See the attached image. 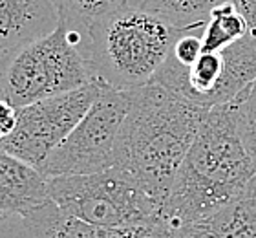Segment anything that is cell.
Returning a JSON list of instances; mask_svg holds the SVG:
<instances>
[{"mask_svg":"<svg viewBox=\"0 0 256 238\" xmlns=\"http://www.w3.org/2000/svg\"><path fill=\"white\" fill-rule=\"evenodd\" d=\"M48 201L42 172L0 147V214L26 218Z\"/></svg>","mask_w":256,"mask_h":238,"instance_id":"8","label":"cell"},{"mask_svg":"<svg viewBox=\"0 0 256 238\" xmlns=\"http://www.w3.org/2000/svg\"><path fill=\"white\" fill-rule=\"evenodd\" d=\"M246 35H249L246 19L236 10L234 2L227 0L224 4L216 6L208 15V21L203 28L202 35L203 52H224L225 48L238 43Z\"/></svg>","mask_w":256,"mask_h":238,"instance_id":"12","label":"cell"},{"mask_svg":"<svg viewBox=\"0 0 256 238\" xmlns=\"http://www.w3.org/2000/svg\"><path fill=\"white\" fill-rule=\"evenodd\" d=\"M185 32L141 6L126 4L88 30L84 53L97 79L116 88L148 85Z\"/></svg>","mask_w":256,"mask_h":238,"instance_id":"3","label":"cell"},{"mask_svg":"<svg viewBox=\"0 0 256 238\" xmlns=\"http://www.w3.org/2000/svg\"><path fill=\"white\" fill-rule=\"evenodd\" d=\"M0 238H37L20 216L0 214Z\"/></svg>","mask_w":256,"mask_h":238,"instance_id":"17","label":"cell"},{"mask_svg":"<svg viewBox=\"0 0 256 238\" xmlns=\"http://www.w3.org/2000/svg\"><path fill=\"white\" fill-rule=\"evenodd\" d=\"M130 106L119 132L116 165L165 201L207 108L158 83L128 88Z\"/></svg>","mask_w":256,"mask_h":238,"instance_id":"2","label":"cell"},{"mask_svg":"<svg viewBox=\"0 0 256 238\" xmlns=\"http://www.w3.org/2000/svg\"><path fill=\"white\" fill-rule=\"evenodd\" d=\"M2 57H4V53H2V50H0V59H2Z\"/></svg>","mask_w":256,"mask_h":238,"instance_id":"21","label":"cell"},{"mask_svg":"<svg viewBox=\"0 0 256 238\" xmlns=\"http://www.w3.org/2000/svg\"><path fill=\"white\" fill-rule=\"evenodd\" d=\"M128 106V90L102 81L101 92L86 116L40 165L38 170L44 178L92 174L114 167Z\"/></svg>","mask_w":256,"mask_h":238,"instance_id":"6","label":"cell"},{"mask_svg":"<svg viewBox=\"0 0 256 238\" xmlns=\"http://www.w3.org/2000/svg\"><path fill=\"white\" fill-rule=\"evenodd\" d=\"M55 4L59 10L60 22L66 24L70 32L80 35L86 43L92 24L112 11L121 10L128 4V0H55Z\"/></svg>","mask_w":256,"mask_h":238,"instance_id":"14","label":"cell"},{"mask_svg":"<svg viewBox=\"0 0 256 238\" xmlns=\"http://www.w3.org/2000/svg\"><path fill=\"white\" fill-rule=\"evenodd\" d=\"M55 0H0V50L10 53L59 26Z\"/></svg>","mask_w":256,"mask_h":238,"instance_id":"9","label":"cell"},{"mask_svg":"<svg viewBox=\"0 0 256 238\" xmlns=\"http://www.w3.org/2000/svg\"><path fill=\"white\" fill-rule=\"evenodd\" d=\"M236 10L240 11L242 17L246 19L249 28V37L256 43V0H232Z\"/></svg>","mask_w":256,"mask_h":238,"instance_id":"19","label":"cell"},{"mask_svg":"<svg viewBox=\"0 0 256 238\" xmlns=\"http://www.w3.org/2000/svg\"><path fill=\"white\" fill-rule=\"evenodd\" d=\"M82 44L84 39L59 22L50 35L6 53L0 59V97L20 108L97 79Z\"/></svg>","mask_w":256,"mask_h":238,"instance_id":"4","label":"cell"},{"mask_svg":"<svg viewBox=\"0 0 256 238\" xmlns=\"http://www.w3.org/2000/svg\"><path fill=\"white\" fill-rule=\"evenodd\" d=\"M146 238H183V236H182V231L178 227L160 220V222H156L154 225L148 227Z\"/></svg>","mask_w":256,"mask_h":238,"instance_id":"20","label":"cell"},{"mask_svg":"<svg viewBox=\"0 0 256 238\" xmlns=\"http://www.w3.org/2000/svg\"><path fill=\"white\" fill-rule=\"evenodd\" d=\"M16 125V108L0 97V141H4Z\"/></svg>","mask_w":256,"mask_h":238,"instance_id":"18","label":"cell"},{"mask_svg":"<svg viewBox=\"0 0 256 238\" xmlns=\"http://www.w3.org/2000/svg\"><path fill=\"white\" fill-rule=\"evenodd\" d=\"M50 200L60 211L102 227H150L161 220L163 201L126 169L48 180Z\"/></svg>","mask_w":256,"mask_h":238,"instance_id":"5","label":"cell"},{"mask_svg":"<svg viewBox=\"0 0 256 238\" xmlns=\"http://www.w3.org/2000/svg\"><path fill=\"white\" fill-rule=\"evenodd\" d=\"M256 165L236 125L234 103L208 108L163 201L161 220L174 227L210 216L246 190Z\"/></svg>","mask_w":256,"mask_h":238,"instance_id":"1","label":"cell"},{"mask_svg":"<svg viewBox=\"0 0 256 238\" xmlns=\"http://www.w3.org/2000/svg\"><path fill=\"white\" fill-rule=\"evenodd\" d=\"M236 125L247 154L256 165V81L246 90L240 99L234 101Z\"/></svg>","mask_w":256,"mask_h":238,"instance_id":"15","label":"cell"},{"mask_svg":"<svg viewBox=\"0 0 256 238\" xmlns=\"http://www.w3.org/2000/svg\"><path fill=\"white\" fill-rule=\"evenodd\" d=\"M26 223L37 238H146L148 227H102L62 212L50 200L28 214Z\"/></svg>","mask_w":256,"mask_h":238,"instance_id":"11","label":"cell"},{"mask_svg":"<svg viewBox=\"0 0 256 238\" xmlns=\"http://www.w3.org/2000/svg\"><path fill=\"white\" fill-rule=\"evenodd\" d=\"M227 0H141V8L163 17L182 30H202L210 11Z\"/></svg>","mask_w":256,"mask_h":238,"instance_id":"13","label":"cell"},{"mask_svg":"<svg viewBox=\"0 0 256 238\" xmlns=\"http://www.w3.org/2000/svg\"><path fill=\"white\" fill-rule=\"evenodd\" d=\"M102 81L94 79L75 90L52 95L16 108L13 132L0 147L22 161L40 169L44 159L59 147L80 123L101 92Z\"/></svg>","mask_w":256,"mask_h":238,"instance_id":"7","label":"cell"},{"mask_svg":"<svg viewBox=\"0 0 256 238\" xmlns=\"http://www.w3.org/2000/svg\"><path fill=\"white\" fill-rule=\"evenodd\" d=\"M180 231L183 238H256V174L236 200Z\"/></svg>","mask_w":256,"mask_h":238,"instance_id":"10","label":"cell"},{"mask_svg":"<svg viewBox=\"0 0 256 238\" xmlns=\"http://www.w3.org/2000/svg\"><path fill=\"white\" fill-rule=\"evenodd\" d=\"M202 53H203L202 37L194 35V32L182 33L170 50L172 57L176 59L180 64H183V66H192L200 59Z\"/></svg>","mask_w":256,"mask_h":238,"instance_id":"16","label":"cell"}]
</instances>
